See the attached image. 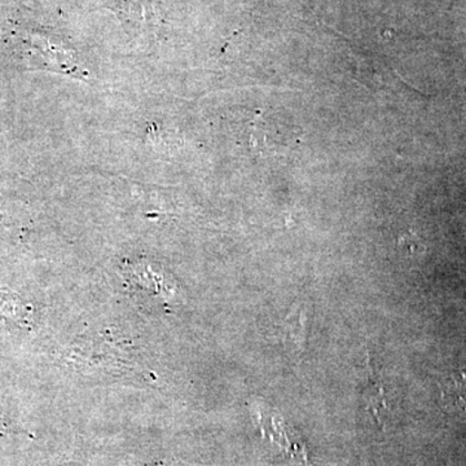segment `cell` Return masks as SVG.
I'll use <instances>...</instances> for the list:
<instances>
[{"mask_svg":"<svg viewBox=\"0 0 466 466\" xmlns=\"http://www.w3.org/2000/svg\"><path fill=\"white\" fill-rule=\"evenodd\" d=\"M308 328L309 318L306 309L297 303L284 319L283 328H281L283 341L291 354L299 357L305 351L306 343H308Z\"/></svg>","mask_w":466,"mask_h":466,"instance_id":"6da1fadb","label":"cell"},{"mask_svg":"<svg viewBox=\"0 0 466 466\" xmlns=\"http://www.w3.org/2000/svg\"><path fill=\"white\" fill-rule=\"evenodd\" d=\"M368 370V383L363 391L364 403H366V410L373 417H375L377 424L385 426L386 421L390 419L391 408L389 406L388 398H386L385 389L377 376L375 370H372L370 360L367 363Z\"/></svg>","mask_w":466,"mask_h":466,"instance_id":"7a4b0ae2","label":"cell"},{"mask_svg":"<svg viewBox=\"0 0 466 466\" xmlns=\"http://www.w3.org/2000/svg\"><path fill=\"white\" fill-rule=\"evenodd\" d=\"M441 404L450 412L466 413V370L451 373L441 385Z\"/></svg>","mask_w":466,"mask_h":466,"instance_id":"3957f363","label":"cell"},{"mask_svg":"<svg viewBox=\"0 0 466 466\" xmlns=\"http://www.w3.org/2000/svg\"><path fill=\"white\" fill-rule=\"evenodd\" d=\"M398 247H400L401 251H404V254H410V256H416L417 253L422 251L421 242L412 233L401 236L400 242H398Z\"/></svg>","mask_w":466,"mask_h":466,"instance_id":"277c9868","label":"cell"}]
</instances>
